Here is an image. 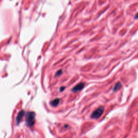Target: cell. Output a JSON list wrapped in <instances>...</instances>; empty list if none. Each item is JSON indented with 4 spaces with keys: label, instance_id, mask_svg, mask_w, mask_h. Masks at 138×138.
Wrapping results in <instances>:
<instances>
[{
    "label": "cell",
    "instance_id": "4",
    "mask_svg": "<svg viewBox=\"0 0 138 138\" xmlns=\"http://www.w3.org/2000/svg\"><path fill=\"white\" fill-rule=\"evenodd\" d=\"M84 87V84L83 83H79L78 84H77V85H76L72 90V91L73 92H78L79 91L81 90H82Z\"/></svg>",
    "mask_w": 138,
    "mask_h": 138
},
{
    "label": "cell",
    "instance_id": "9",
    "mask_svg": "<svg viewBox=\"0 0 138 138\" xmlns=\"http://www.w3.org/2000/svg\"><path fill=\"white\" fill-rule=\"evenodd\" d=\"M135 18H138V13L135 15Z\"/></svg>",
    "mask_w": 138,
    "mask_h": 138
},
{
    "label": "cell",
    "instance_id": "6",
    "mask_svg": "<svg viewBox=\"0 0 138 138\" xmlns=\"http://www.w3.org/2000/svg\"><path fill=\"white\" fill-rule=\"evenodd\" d=\"M121 87V84L120 82L117 83L116 85H115L114 88H113V91H116L118 90H119Z\"/></svg>",
    "mask_w": 138,
    "mask_h": 138
},
{
    "label": "cell",
    "instance_id": "5",
    "mask_svg": "<svg viewBox=\"0 0 138 138\" xmlns=\"http://www.w3.org/2000/svg\"><path fill=\"white\" fill-rule=\"evenodd\" d=\"M60 101H61L60 99H58V98L55 99L53 100L51 102V105L52 106H57L59 104H60Z\"/></svg>",
    "mask_w": 138,
    "mask_h": 138
},
{
    "label": "cell",
    "instance_id": "7",
    "mask_svg": "<svg viewBox=\"0 0 138 138\" xmlns=\"http://www.w3.org/2000/svg\"><path fill=\"white\" fill-rule=\"evenodd\" d=\"M62 70H59L57 72V73H56V76H60V75L62 74Z\"/></svg>",
    "mask_w": 138,
    "mask_h": 138
},
{
    "label": "cell",
    "instance_id": "2",
    "mask_svg": "<svg viewBox=\"0 0 138 138\" xmlns=\"http://www.w3.org/2000/svg\"><path fill=\"white\" fill-rule=\"evenodd\" d=\"M104 111V107L103 106H100L91 115V118L92 119H98L101 117L102 114Z\"/></svg>",
    "mask_w": 138,
    "mask_h": 138
},
{
    "label": "cell",
    "instance_id": "1",
    "mask_svg": "<svg viewBox=\"0 0 138 138\" xmlns=\"http://www.w3.org/2000/svg\"><path fill=\"white\" fill-rule=\"evenodd\" d=\"M26 123L29 127H32L35 122V113L33 112H29L26 114Z\"/></svg>",
    "mask_w": 138,
    "mask_h": 138
},
{
    "label": "cell",
    "instance_id": "3",
    "mask_svg": "<svg viewBox=\"0 0 138 138\" xmlns=\"http://www.w3.org/2000/svg\"><path fill=\"white\" fill-rule=\"evenodd\" d=\"M24 114H25V112L23 110L21 111L18 113L17 116V118H16V123H17V124H18L21 122L22 118L23 117V116H24Z\"/></svg>",
    "mask_w": 138,
    "mask_h": 138
},
{
    "label": "cell",
    "instance_id": "8",
    "mask_svg": "<svg viewBox=\"0 0 138 138\" xmlns=\"http://www.w3.org/2000/svg\"><path fill=\"white\" fill-rule=\"evenodd\" d=\"M64 88H65V87H64V86L61 87V88H60V91H62Z\"/></svg>",
    "mask_w": 138,
    "mask_h": 138
}]
</instances>
